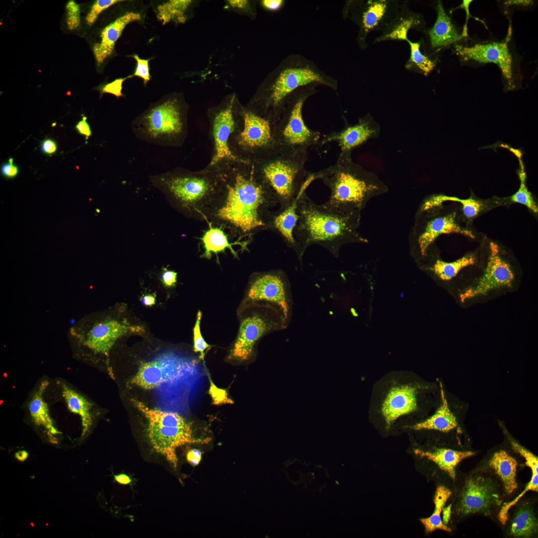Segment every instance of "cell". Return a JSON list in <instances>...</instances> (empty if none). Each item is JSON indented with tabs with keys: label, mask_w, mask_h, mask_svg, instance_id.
I'll list each match as a JSON object with an SVG mask.
<instances>
[{
	"label": "cell",
	"mask_w": 538,
	"mask_h": 538,
	"mask_svg": "<svg viewBox=\"0 0 538 538\" xmlns=\"http://www.w3.org/2000/svg\"><path fill=\"white\" fill-rule=\"evenodd\" d=\"M209 167L215 168L219 183L204 219L243 236L271 230L275 212L270 209L278 204L253 163L226 159Z\"/></svg>",
	"instance_id": "6da1fadb"
},
{
	"label": "cell",
	"mask_w": 538,
	"mask_h": 538,
	"mask_svg": "<svg viewBox=\"0 0 538 538\" xmlns=\"http://www.w3.org/2000/svg\"><path fill=\"white\" fill-rule=\"evenodd\" d=\"M305 191L297 200L298 218L293 231L301 265L306 250L313 245L321 246L337 257L345 244L368 242L358 231L361 211H341L318 205Z\"/></svg>",
	"instance_id": "7a4b0ae2"
},
{
	"label": "cell",
	"mask_w": 538,
	"mask_h": 538,
	"mask_svg": "<svg viewBox=\"0 0 538 538\" xmlns=\"http://www.w3.org/2000/svg\"><path fill=\"white\" fill-rule=\"evenodd\" d=\"M352 152L340 151L335 163L312 172L330 190L329 199L323 204L341 211H361L374 197L388 191V186L377 175L354 163Z\"/></svg>",
	"instance_id": "3957f363"
},
{
	"label": "cell",
	"mask_w": 538,
	"mask_h": 538,
	"mask_svg": "<svg viewBox=\"0 0 538 538\" xmlns=\"http://www.w3.org/2000/svg\"><path fill=\"white\" fill-rule=\"evenodd\" d=\"M150 180L178 211L202 219L216 197L219 183L215 168L207 166L196 172L177 168L151 176Z\"/></svg>",
	"instance_id": "277c9868"
},
{
	"label": "cell",
	"mask_w": 538,
	"mask_h": 538,
	"mask_svg": "<svg viewBox=\"0 0 538 538\" xmlns=\"http://www.w3.org/2000/svg\"><path fill=\"white\" fill-rule=\"evenodd\" d=\"M307 152H294L275 146L252 162L267 183L279 209L291 204L314 180L306 170Z\"/></svg>",
	"instance_id": "5b68a950"
},
{
	"label": "cell",
	"mask_w": 538,
	"mask_h": 538,
	"mask_svg": "<svg viewBox=\"0 0 538 538\" xmlns=\"http://www.w3.org/2000/svg\"><path fill=\"white\" fill-rule=\"evenodd\" d=\"M238 333L227 359L242 363L252 359L264 336L286 329L289 323L277 306L264 301L241 302L237 309Z\"/></svg>",
	"instance_id": "8992f818"
},
{
	"label": "cell",
	"mask_w": 538,
	"mask_h": 538,
	"mask_svg": "<svg viewBox=\"0 0 538 538\" xmlns=\"http://www.w3.org/2000/svg\"><path fill=\"white\" fill-rule=\"evenodd\" d=\"M315 83L335 89L320 74L308 66L282 63L267 77L246 106L260 114L278 117L291 94L300 87Z\"/></svg>",
	"instance_id": "52a82bcc"
},
{
	"label": "cell",
	"mask_w": 538,
	"mask_h": 538,
	"mask_svg": "<svg viewBox=\"0 0 538 538\" xmlns=\"http://www.w3.org/2000/svg\"><path fill=\"white\" fill-rule=\"evenodd\" d=\"M136 137L164 146H181L187 134V108L179 96L153 106L132 124Z\"/></svg>",
	"instance_id": "ba28073f"
},
{
	"label": "cell",
	"mask_w": 538,
	"mask_h": 538,
	"mask_svg": "<svg viewBox=\"0 0 538 538\" xmlns=\"http://www.w3.org/2000/svg\"><path fill=\"white\" fill-rule=\"evenodd\" d=\"M132 402L147 420V435L152 447L175 468L178 464L177 447L210 441L196 438L191 424L177 413L151 408L135 400Z\"/></svg>",
	"instance_id": "9c48e42d"
},
{
	"label": "cell",
	"mask_w": 538,
	"mask_h": 538,
	"mask_svg": "<svg viewBox=\"0 0 538 538\" xmlns=\"http://www.w3.org/2000/svg\"><path fill=\"white\" fill-rule=\"evenodd\" d=\"M277 118L242 106L236 131L229 141L238 158L251 161L276 146L274 129Z\"/></svg>",
	"instance_id": "30bf717a"
},
{
	"label": "cell",
	"mask_w": 538,
	"mask_h": 538,
	"mask_svg": "<svg viewBox=\"0 0 538 538\" xmlns=\"http://www.w3.org/2000/svg\"><path fill=\"white\" fill-rule=\"evenodd\" d=\"M312 91L311 88L299 89L287 100L275 123L276 147L291 151L307 152L309 147L318 143L320 132L310 129L302 116L303 104Z\"/></svg>",
	"instance_id": "8fae6325"
},
{
	"label": "cell",
	"mask_w": 538,
	"mask_h": 538,
	"mask_svg": "<svg viewBox=\"0 0 538 538\" xmlns=\"http://www.w3.org/2000/svg\"><path fill=\"white\" fill-rule=\"evenodd\" d=\"M92 324L86 319L77 321L70 328L68 335L78 346L89 349L96 354L108 356L117 340L129 333H139L142 328L105 318Z\"/></svg>",
	"instance_id": "7c38bea8"
},
{
	"label": "cell",
	"mask_w": 538,
	"mask_h": 538,
	"mask_svg": "<svg viewBox=\"0 0 538 538\" xmlns=\"http://www.w3.org/2000/svg\"><path fill=\"white\" fill-rule=\"evenodd\" d=\"M253 301L266 302L277 306L290 323L293 300L291 285L286 274L279 269L253 274L241 302Z\"/></svg>",
	"instance_id": "4fadbf2b"
},
{
	"label": "cell",
	"mask_w": 538,
	"mask_h": 538,
	"mask_svg": "<svg viewBox=\"0 0 538 538\" xmlns=\"http://www.w3.org/2000/svg\"><path fill=\"white\" fill-rule=\"evenodd\" d=\"M242 105L235 93L227 95L207 112L214 143V152L207 165L212 166L226 159H239L232 153L229 141L237 127Z\"/></svg>",
	"instance_id": "5bb4252c"
},
{
	"label": "cell",
	"mask_w": 538,
	"mask_h": 538,
	"mask_svg": "<svg viewBox=\"0 0 538 538\" xmlns=\"http://www.w3.org/2000/svg\"><path fill=\"white\" fill-rule=\"evenodd\" d=\"M197 362L174 355L161 356L142 363L130 384L146 390L158 389L165 384L177 383L196 372Z\"/></svg>",
	"instance_id": "9a60e30c"
},
{
	"label": "cell",
	"mask_w": 538,
	"mask_h": 538,
	"mask_svg": "<svg viewBox=\"0 0 538 538\" xmlns=\"http://www.w3.org/2000/svg\"><path fill=\"white\" fill-rule=\"evenodd\" d=\"M403 0H352L347 2L345 13L359 27L357 40L363 49L373 31L382 32L400 9Z\"/></svg>",
	"instance_id": "2e32d148"
},
{
	"label": "cell",
	"mask_w": 538,
	"mask_h": 538,
	"mask_svg": "<svg viewBox=\"0 0 538 538\" xmlns=\"http://www.w3.org/2000/svg\"><path fill=\"white\" fill-rule=\"evenodd\" d=\"M501 502L495 482L487 476L473 475L466 478L459 492L456 513L461 517L477 513L488 515Z\"/></svg>",
	"instance_id": "e0dca14e"
},
{
	"label": "cell",
	"mask_w": 538,
	"mask_h": 538,
	"mask_svg": "<svg viewBox=\"0 0 538 538\" xmlns=\"http://www.w3.org/2000/svg\"><path fill=\"white\" fill-rule=\"evenodd\" d=\"M489 249L490 255L484 275L476 285L460 294L461 302L511 284L514 275L510 265L500 256L499 246L491 242Z\"/></svg>",
	"instance_id": "ac0fdd59"
},
{
	"label": "cell",
	"mask_w": 538,
	"mask_h": 538,
	"mask_svg": "<svg viewBox=\"0 0 538 538\" xmlns=\"http://www.w3.org/2000/svg\"><path fill=\"white\" fill-rule=\"evenodd\" d=\"M380 133V126L368 113L354 125L349 124L344 119V127L342 130L324 135L318 143L323 145L336 142L341 151L352 152L369 139L378 137Z\"/></svg>",
	"instance_id": "d6986e66"
},
{
	"label": "cell",
	"mask_w": 538,
	"mask_h": 538,
	"mask_svg": "<svg viewBox=\"0 0 538 538\" xmlns=\"http://www.w3.org/2000/svg\"><path fill=\"white\" fill-rule=\"evenodd\" d=\"M507 43L508 41L476 44L471 47L456 45L455 51L457 55L465 60H473L480 63L496 64L505 78L513 83V59Z\"/></svg>",
	"instance_id": "ffe728a7"
},
{
	"label": "cell",
	"mask_w": 538,
	"mask_h": 538,
	"mask_svg": "<svg viewBox=\"0 0 538 538\" xmlns=\"http://www.w3.org/2000/svg\"><path fill=\"white\" fill-rule=\"evenodd\" d=\"M456 216L454 212L437 216L429 220L420 229H414L411 238L412 247L421 256L424 257L429 246L442 234L460 233L474 239L475 236L472 231L462 228L457 224Z\"/></svg>",
	"instance_id": "44dd1931"
},
{
	"label": "cell",
	"mask_w": 538,
	"mask_h": 538,
	"mask_svg": "<svg viewBox=\"0 0 538 538\" xmlns=\"http://www.w3.org/2000/svg\"><path fill=\"white\" fill-rule=\"evenodd\" d=\"M411 29L424 33L426 30L425 21L421 13L409 8L408 0H403L397 13L375 39L373 44L394 40L407 42V34Z\"/></svg>",
	"instance_id": "7402d4cb"
},
{
	"label": "cell",
	"mask_w": 538,
	"mask_h": 538,
	"mask_svg": "<svg viewBox=\"0 0 538 538\" xmlns=\"http://www.w3.org/2000/svg\"><path fill=\"white\" fill-rule=\"evenodd\" d=\"M415 387L409 385L396 386L390 390L382 407L387 428L399 417L415 410Z\"/></svg>",
	"instance_id": "603a6c76"
},
{
	"label": "cell",
	"mask_w": 538,
	"mask_h": 538,
	"mask_svg": "<svg viewBox=\"0 0 538 538\" xmlns=\"http://www.w3.org/2000/svg\"><path fill=\"white\" fill-rule=\"evenodd\" d=\"M435 7V23L424 33L427 34L431 49L437 52L459 40L462 36L446 13L441 0L437 1Z\"/></svg>",
	"instance_id": "cb8c5ba5"
},
{
	"label": "cell",
	"mask_w": 538,
	"mask_h": 538,
	"mask_svg": "<svg viewBox=\"0 0 538 538\" xmlns=\"http://www.w3.org/2000/svg\"><path fill=\"white\" fill-rule=\"evenodd\" d=\"M140 19L139 13L131 12L117 18L105 27L100 35L101 41L96 43L93 47L94 53L98 64L102 63L104 60L111 54L116 42L126 25L134 21L140 20Z\"/></svg>",
	"instance_id": "d4e9b609"
},
{
	"label": "cell",
	"mask_w": 538,
	"mask_h": 538,
	"mask_svg": "<svg viewBox=\"0 0 538 538\" xmlns=\"http://www.w3.org/2000/svg\"><path fill=\"white\" fill-rule=\"evenodd\" d=\"M299 194L289 206L279 209L274 213L271 230L275 231L281 237L286 245L295 253L297 257L299 251L294 238L293 231L298 218L296 210Z\"/></svg>",
	"instance_id": "484cf974"
},
{
	"label": "cell",
	"mask_w": 538,
	"mask_h": 538,
	"mask_svg": "<svg viewBox=\"0 0 538 538\" xmlns=\"http://www.w3.org/2000/svg\"><path fill=\"white\" fill-rule=\"evenodd\" d=\"M441 403L435 413L424 421L411 427L415 430L427 429L447 432L459 428V420L451 410L441 383H439Z\"/></svg>",
	"instance_id": "4316f807"
},
{
	"label": "cell",
	"mask_w": 538,
	"mask_h": 538,
	"mask_svg": "<svg viewBox=\"0 0 538 538\" xmlns=\"http://www.w3.org/2000/svg\"><path fill=\"white\" fill-rule=\"evenodd\" d=\"M414 452L415 454L433 462L453 480L456 477V468L458 464L463 459L474 455V452L471 451L448 448H438L432 451L416 449Z\"/></svg>",
	"instance_id": "83f0119b"
},
{
	"label": "cell",
	"mask_w": 538,
	"mask_h": 538,
	"mask_svg": "<svg viewBox=\"0 0 538 538\" xmlns=\"http://www.w3.org/2000/svg\"><path fill=\"white\" fill-rule=\"evenodd\" d=\"M489 465L500 479L506 492L512 494L518 487L516 459L506 450H500L494 453Z\"/></svg>",
	"instance_id": "f1b7e54d"
},
{
	"label": "cell",
	"mask_w": 538,
	"mask_h": 538,
	"mask_svg": "<svg viewBox=\"0 0 538 538\" xmlns=\"http://www.w3.org/2000/svg\"><path fill=\"white\" fill-rule=\"evenodd\" d=\"M538 520L532 505L523 502L517 507L511 521L509 534L515 538H529L538 532Z\"/></svg>",
	"instance_id": "f546056e"
},
{
	"label": "cell",
	"mask_w": 538,
	"mask_h": 538,
	"mask_svg": "<svg viewBox=\"0 0 538 538\" xmlns=\"http://www.w3.org/2000/svg\"><path fill=\"white\" fill-rule=\"evenodd\" d=\"M209 223V229L203 234L200 238L204 249V253L201 258L210 259L213 254L217 255L218 253L224 252L226 249L230 250L235 258L238 259V254L232 247V245H240L244 247V242H237L235 243L229 242L227 235L222 229V227H213L211 222Z\"/></svg>",
	"instance_id": "4dcf8cb0"
},
{
	"label": "cell",
	"mask_w": 538,
	"mask_h": 538,
	"mask_svg": "<svg viewBox=\"0 0 538 538\" xmlns=\"http://www.w3.org/2000/svg\"><path fill=\"white\" fill-rule=\"evenodd\" d=\"M48 384L47 381H44L40 384L30 402L29 409L34 423L44 427L49 436L52 437L53 435L59 433V432L54 425L47 404L43 399L44 392Z\"/></svg>",
	"instance_id": "1f68e13d"
},
{
	"label": "cell",
	"mask_w": 538,
	"mask_h": 538,
	"mask_svg": "<svg viewBox=\"0 0 538 538\" xmlns=\"http://www.w3.org/2000/svg\"><path fill=\"white\" fill-rule=\"evenodd\" d=\"M62 395L69 409L80 416L82 420V437L89 432L93 423L91 404L84 396L68 386L63 384Z\"/></svg>",
	"instance_id": "d6a6232c"
},
{
	"label": "cell",
	"mask_w": 538,
	"mask_h": 538,
	"mask_svg": "<svg viewBox=\"0 0 538 538\" xmlns=\"http://www.w3.org/2000/svg\"><path fill=\"white\" fill-rule=\"evenodd\" d=\"M451 493L450 490L443 485L437 487L434 497L435 507L433 514L429 517L420 520L426 533L433 532L437 530L451 532V529L443 523L441 514Z\"/></svg>",
	"instance_id": "836d02e7"
},
{
	"label": "cell",
	"mask_w": 538,
	"mask_h": 538,
	"mask_svg": "<svg viewBox=\"0 0 538 538\" xmlns=\"http://www.w3.org/2000/svg\"><path fill=\"white\" fill-rule=\"evenodd\" d=\"M406 42L409 47V56L405 63V68L409 71L427 76L435 67V61L421 52V40L412 41L408 39Z\"/></svg>",
	"instance_id": "e575fe53"
},
{
	"label": "cell",
	"mask_w": 538,
	"mask_h": 538,
	"mask_svg": "<svg viewBox=\"0 0 538 538\" xmlns=\"http://www.w3.org/2000/svg\"><path fill=\"white\" fill-rule=\"evenodd\" d=\"M192 3L191 0H170L164 2L157 7V18L163 25L171 21L184 23L187 18V12Z\"/></svg>",
	"instance_id": "d590c367"
},
{
	"label": "cell",
	"mask_w": 538,
	"mask_h": 538,
	"mask_svg": "<svg viewBox=\"0 0 538 538\" xmlns=\"http://www.w3.org/2000/svg\"><path fill=\"white\" fill-rule=\"evenodd\" d=\"M475 262V257L472 254L465 256L452 262L438 260L436 261L431 269L440 279L448 280L455 276L463 268L473 265Z\"/></svg>",
	"instance_id": "8d00e7d4"
},
{
	"label": "cell",
	"mask_w": 538,
	"mask_h": 538,
	"mask_svg": "<svg viewBox=\"0 0 538 538\" xmlns=\"http://www.w3.org/2000/svg\"><path fill=\"white\" fill-rule=\"evenodd\" d=\"M223 8L254 19L257 15L256 2L250 0H226Z\"/></svg>",
	"instance_id": "74e56055"
},
{
	"label": "cell",
	"mask_w": 538,
	"mask_h": 538,
	"mask_svg": "<svg viewBox=\"0 0 538 538\" xmlns=\"http://www.w3.org/2000/svg\"><path fill=\"white\" fill-rule=\"evenodd\" d=\"M202 317V312L198 310L197 313L196 320L193 329V351L195 353L199 352L200 354V359L204 360L205 351L211 347V345L208 344L203 337L200 330V323Z\"/></svg>",
	"instance_id": "f35d334b"
},
{
	"label": "cell",
	"mask_w": 538,
	"mask_h": 538,
	"mask_svg": "<svg viewBox=\"0 0 538 538\" xmlns=\"http://www.w3.org/2000/svg\"><path fill=\"white\" fill-rule=\"evenodd\" d=\"M513 202L525 205L534 213L538 212V208L531 193L528 191L525 182L524 176L521 177V183L518 191L511 197Z\"/></svg>",
	"instance_id": "ab89813d"
},
{
	"label": "cell",
	"mask_w": 538,
	"mask_h": 538,
	"mask_svg": "<svg viewBox=\"0 0 538 538\" xmlns=\"http://www.w3.org/2000/svg\"><path fill=\"white\" fill-rule=\"evenodd\" d=\"M122 0H97L93 5L90 11L86 17L87 24L91 25L96 20L98 16L104 10L111 5Z\"/></svg>",
	"instance_id": "60d3db41"
},
{
	"label": "cell",
	"mask_w": 538,
	"mask_h": 538,
	"mask_svg": "<svg viewBox=\"0 0 538 538\" xmlns=\"http://www.w3.org/2000/svg\"><path fill=\"white\" fill-rule=\"evenodd\" d=\"M66 8L67 12V25L70 30H73L80 24V6L75 1L70 0L67 2Z\"/></svg>",
	"instance_id": "b9f144b4"
},
{
	"label": "cell",
	"mask_w": 538,
	"mask_h": 538,
	"mask_svg": "<svg viewBox=\"0 0 538 538\" xmlns=\"http://www.w3.org/2000/svg\"><path fill=\"white\" fill-rule=\"evenodd\" d=\"M210 381V386L209 393L211 397L214 404H233V401L228 397V393L225 390L218 388L211 380Z\"/></svg>",
	"instance_id": "7bdbcfd3"
},
{
	"label": "cell",
	"mask_w": 538,
	"mask_h": 538,
	"mask_svg": "<svg viewBox=\"0 0 538 538\" xmlns=\"http://www.w3.org/2000/svg\"><path fill=\"white\" fill-rule=\"evenodd\" d=\"M133 57L136 61L137 65L133 76L141 77L143 79L144 84H146L149 81L150 77L148 67L149 60L140 59L137 55H134Z\"/></svg>",
	"instance_id": "ee69618b"
},
{
	"label": "cell",
	"mask_w": 538,
	"mask_h": 538,
	"mask_svg": "<svg viewBox=\"0 0 538 538\" xmlns=\"http://www.w3.org/2000/svg\"><path fill=\"white\" fill-rule=\"evenodd\" d=\"M13 158H10L7 163H5L1 166V174L6 178H14L18 173V168L13 164Z\"/></svg>",
	"instance_id": "f6af8a7d"
},
{
	"label": "cell",
	"mask_w": 538,
	"mask_h": 538,
	"mask_svg": "<svg viewBox=\"0 0 538 538\" xmlns=\"http://www.w3.org/2000/svg\"><path fill=\"white\" fill-rule=\"evenodd\" d=\"M177 272L174 271L168 270L166 268H163L161 274V280L165 286H174L177 282Z\"/></svg>",
	"instance_id": "bcb514c9"
},
{
	"label": "cell",
	"mask_w": 538,
	"mask_h": 538,
	"mask_svg": "<svg viewBox=\"0 0 538 538\" xmlns=\"http://www.w3.org/2000/svg\"><path fill=\"white\" fill-rule=\"evenodd\" d=\"M123 80L122 79H117L112 83L106 85L103 88V92L112 94L117 97L122 96V84Z\"/></svg>",
	"instance_id": "7dc6e473"
},
{
	"label": "cell",
	"mask_w": 538,
	"mask_h": 538,
	"mask_svg": "<svg viewBox=\"0 0 538 538\" xmlns=\"http://www.w3.org/2000/svg\"><path fill=\"white\" fill-rule=\"evenodd\" d=\"M202 452L199 449L193 448L189 450L186 455L187 462L192 466L198 465L202 459Z\"/></svg>",
	"instance_id": "c3c4849f"
},
{
	"label": "cell",
	"mask_w": 538,
	"mask_h": 538,
	"mask_svg": "<svg viewBox=\"0 0 538 538\" xmlns=\"http://www.w3.org/2000/svg\"><path fill=\"white\" fill-rule=\"evenodd\" d=\"M87 117L83 116V119L80 121L75 126L78 132L85 136L86 140L92 134V131L90 125L86 121Z\"/></svg>",
	"instance_id": "681fc988"
},
{
	"label": "cell",
	"mask_w": 538,
	"mask_h": 538,
	"mask_svg": "<svg viewBox=\"0 0 538 538\" xmlns=\"http://www.w3.org/2000/svg\"><path fill=\"white\" fill-rule=\"evenodd\" d=\"M261 5L265 9L270 11L278 10L283 3L282 0H262L260 2Z\"/></svg>",
	"instance_id": "f907efd6"
},
{
	"label": "cell",
	"mask_w": 538,
	"mask_h": 538,
	"mask_svg": "<svg viewBox=\"0 0 538 538\" xmlns=\"http://www.w3.org/2000/svg\"><path fill=\"white\" fill-rule=\"evenodd\" d=\"M42 151L49 155L54 153L57 150V145L55 142L50 138L45 139L42 141L41 145Z\"/></svg>",
	"instance_id": "816d5d0a"
},
{
	"label": "cell",
	"mask_w": 538,
	"mask_h": 538,
	"mask_svg": "<svg viewBox=\"0 0 538 538\" xmlns=\"http://www.w3.org/2000/svg\"><path fill=\"white\" fill-rule=\"evenodd\" d=\"M472 1V0H463V2L460 5H459L458 7L455 8V9H454H454H457V8H462L465 9L466 12V23H465V25L464 26V28H463V32H462V36H461L462 37V36L465 37V36H468L467 24L468 19L469 18V16L470 15L469 10V4Z\"/></svg>",
	"instance_id": "f5cc1de1"
},
{
	"label": "cell",
	"mask_w": 538,
	"mask_h": 538,
	"mask_svg": "<svg viewBox=\"0 0 538 538\" xmlns=\"http://www.w3.org/2000/svg\"><path fill=\"white\" fill-rule=\"evenodd\" d=\"M114 479L117 482L122 485H129L132 482L131 478L125 474L115 475Z\"/></svg>",
	"instance_id": "db71d44e"
},
{
	"label": "cell",
	"mask_w": 538,
	"mask_h": 538,
	"mask_svg": "<svg viewBox=\"0 0 538 538\" xmlns=\"http://www.w3.org/2000/svg\"><path fill=\"white\" fill-rule=\"evenodd\" d=\"M140 300L142 304L147 306L153 305L155 302V296L151 294L142 296Z\"/></svg>",
	"instance_id": "11a10c76"
},
{
	"label": "cell",
	"mask_w": 538,
	"mask_h": 538,
	"mask_svg": "<svg viewBox=\"0 0 538 538\" xmlns=\"http://www.w3.org/2000/svg\"><path fill=\"white\" fill-rule=\"evenodd\" d=\"M451 505H449L447 507H445V508L444 507L443 510H442L443 519H442V520L443 523L445 525H446L448 523L450 517V515H451Z\"/></svg>",
	"instance_id": "9f6ffc18"
},
{
	"label": "cell",
	"mask_w": 538,
	"mask_h": 538,
	"mask_svg": "<svg viewBox=\"0 0 538 538\" xmlns=\"http://www.w3.org/2000/svg\"><path fill=\"white\" fill-rule=\"evenodd\" d=\"M28 453L25 450L18 451L15 454V457L16 458V459L21 462L25 461L28 458Z\"/></svg>",
	"instance_id": "6f0895ef"
},
{
	"label": "cell",
	"mask_w": 538,
	"mask_h": 538,
	"mask_svg": "<svg viewBox=\"0 0 538 538\" xmlns=\"http://www.w3.org/2000/svg\"><path fill=\"white\" fill-rule=\"evenodd\" d=\"M530 3H532V1L531 0H508L505 1L504 3L508 5L512 4H522L526 5Z\"/></svg>",
	"instance_id": "680465c9"
}]
</instances>
